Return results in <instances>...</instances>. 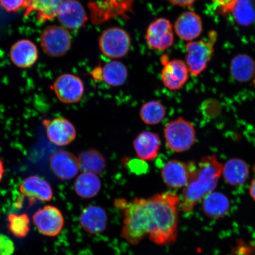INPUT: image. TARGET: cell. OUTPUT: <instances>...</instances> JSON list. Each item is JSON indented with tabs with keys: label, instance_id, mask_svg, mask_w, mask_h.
I'll return each instance as SVG.
<instances>
[{
	"label": "cell",
	"instance_id": "obj_1",
	"mask_svg": "<svg viewBox=\"0 0 255 255\" xmlns=\"http://www.w3.org/2000/svg\"><path fill=\"white\" fill-rule=\"evenodd\" d=\"M180 204L173 191L148 198L115 200V206L123 215V239L133 246L146 238L158 246L173 244L178 237Z\"/></svg>",
	"mask_w": 255,
	"mask_h": 255
},
{
	"label": "cell",
	"instance_id": "obj_2",
	"mask_svg": "<svg viewBox=\"0 0 255 255\" xmlns=\"http://www.w3.org/2000/svg\"><path fill=\"white\" fill-rule=\"evenodd\" d=\"M222 169L223 165L215 155L206 156L201 159L181 194L180 207L184 213L192 212L201 200L213 192L218 186Z\"/></svg>",
	"mask_w": 255,
	"mask_h": 255
},
{
	"label": "cell",
	"instance_id": "obj_3",
	"mask_svg": "<svg viewBox=\"0 0 255 255\" xmlns=\"http://www.w3.org/2000/svg\"><path fill=\"white\" fill-rule=\"evenodd\" d=\"M164 136L167 147L175 152L189 150L192 147L196 138L193 124L181 117L165 125Z\"/></svg>",
	"mask_w": 255,
	"mask_h": 255
},
{
	"label": "cell",
	"instance_id": "obj_4",
	"mask_svg": "<svg viewBox=\"0 0 255 255\" xmlns=\"http://www.w3.org/2000/svg\"><path fill=\"white\" fill-rule=\"evenodd\" d=\"M207 40L191 41L186 44L187 66L191 75L197 76L205 71L214 52L218 33L211 31Z\"/></svg>",
	"mask_w": 255,
	"mask_h": 255
},
{
	"label": "cell",
	"instance_id": "obj_5",
	"mask_svg": "<svg viewBox=\"0 0 255 255\" xmlns=\"http://www.w3.org/2000/svg\"><path fill=\"white\" fill-rule=\"evenodd\" d=\"M130 43L129 34L120 27L107 28L99 39L101 52L111 59H119L126 56L129 52Z\"/></svg>",
	"mask_w": 255,
	"mask_h": 255
},
{
	"label": "cell",
	"instance_id": "obj_6",
	"mask_svg": "<svg viewBox=\"0 0 255 255\" xmlns=\"http://www.w3.org/2000/svg\"><path fill=\"white\" fill-rule=\"evenodd\" d=\"M40 44L48 56L59 57L68 52L72 44L69 31L59 25H50L40 35Z\"/></svg>",
	"mask_w": 255,
	"mask_h": 255
},
{
	"label": "cell",
	"instance_id": "obj_7",
	"mask_svg": "<svg viewBox=\"0 0 255 255\" xmlns=\"http://www.w3.org/2000/svg\"><path fill=\"white\" fill-rule=\"evenodd\" d=\"M34 225L40 234L47 237H56L63 230L65 219L57 207L47 205L37 210L33 216Z\"/></svg>",
	"mask_w": 255,
	"mask_h": 255
},
{
	"label": "cell",
	"instance_id": "obj_8",
	"mask_svg": "<svg viewBox=\"0 0 255 255\" xmlns=\"http://www.w3.org/2000/svg\"><path fill=\"white\" fill-rule=\"evenodd\" d=\"M197 165L193 162L189 163L173 159L164 165L161 175L167 186L174 189L185 187L189 183L195 171Z\"/></svg>",
	"mask_w": 255,
	"mask_h": 255
},
{
	"label": "cell",
	"instance_id": "obj_9",
	"mask_svg": "<svg viewBox=\"0 0 255 255\" xmlns=\"http://www.w3.org/2000/svg\"><path fill=\"white\" fill-rule=\"evenodd\" d=\"M58 100L65 104L79 103L85 92L84 83L78 76L66 73L59 76L52 86Z\"/></svg>",
	"mask_w": 255,
	"mask_h": 255
},
{
	"label": "cell",
	"instance_id": "obj_10",
	"mask_svg": "<svg viewBox=\"0 0 255 255\" xmlns=\"http://www.w3.org/2000/svg\"><path fill=\"white\" fill-rule=\"evenodd\" d=\"M161 79L165 87L170 91L179 90L189 79V69L183 60H170L167 55L161 57Z\"/></svg>",
	"mask_w": 255,
	"mask_h": 255
},
{
	"label": "cell",
	"instance_id": "obj_11",
	"mask_svg": "<svg viewBox=\"0 0 255 255\" xmlns=\"http://www.w3.org/2000/svg\"><path fill=\"white\" fill-rule=\"evenodd\" d=\"M146 40L155 50H165L173 46L174 37L171 22L164 18L152 21L146 30Z\"/></svg>",
	"mask_w": 255,
	"mask_h": 255
},
{
	"label": "cell",
	"instance_id": "obj_12",
	"mask_svg": "<svg viewBox=\"0 0 255 255\" xmlns=\"http://www.w3.org/2000/svg\"><path fill=\"white\" fill-rule=\"evenodd\" d=\"M46 135L49 141L57 146L70 144L76 138L77 132L71 121L64 118H55L43 121Z\"/></svg>",
	"mask_w": 255,
	"mask_h": 255
},
{
	"label": "cell",
	"instance_id": "obj_13",
	"mask_svg": "<svg viewBox=\"0 0 255 255\" xmlns=\"http://www.w3.org/2000/svg\"><path fill=\"white\" fill-rule=\"evenodd\" d=\"M49 162L53 173L61 180L72 179L80 170L78 157L68 151L54 152L51 155Z\"/></svg>",
	"mask_w": 255,
	"mask_h": 255
},
{
	"label": "cell",
	"instance_id": "obj_14",
	"mask_svg": "<svg viewBox=\"0 0 255 255\" xmlns=\"http://www.w3.org/2000/svg\"><path fill=\"white\" fill-rule=\"evenodd\" d=\"M19 191L22 196L27 197L31 202L36 200L50 202L53 196L50 183L38 175H30L25 178L19 187Z\"/></svg>",
	"mask_w": 255,
	"mask_h": 255
},
{
	"label": "cell",
	"instance_id": "obj_15",
	"mask_svg": "<svg viewBox=\"0 0 255 255\" xmlns=\"http://www.w3.org/2000/svg\"><path fill=\"white\" fill-rule=\"evenodd\" d=\"M108 218L106 211L100 206L89 205L83 209L79 223L84 231L90 235H99L107 228Z\"/></svg>",
	"mask_w": 255,
	"mask_h": 255
},
{
	"label": "cell",
	"instance_id": "obj_16",
	"mask_svg": "<svg viewBox=\"0 0 255 255\" xmlns=\"http://www.w3.org/2000/svg\"><path fill=\"white\" fill-rule=\"evenodd\" d=\"M57 16L64 27L72 30L79 29L88 20L84 7L75 0H64Z\"/></svg>",
	"mask_w": 255,
	"mask_h": 255
},
{
	"label": "cell",
	"instance_id": "obj_17",
	"mask_svg": "<svg viewBox=\"0 0 255 255\" xmlns=\"http://www.w3.org/2000/svg\"><path fill=\"white\" fill-rule=\"evenodd\" d=\"M137 157L143 161H152L157 157L161 147V140L157 133L143 131L133 142Z\"/></svg>",
	"mask_w": 255,
	"mask_h": 255
},
{
	"label": "cell",
	"instance_id": "obj_18",
	"mask_svg": "<svg viewBox=\"0 0 255 255\" xmlns=\"http://www.w3.org/2000/svg\"><path fill=\"white\" fill-rule=\"evenodd\" d=\"M9 56L16 66L20 68H29L38 59L37 48L31 41L22 39L11 46Z\"/></svg>",
	"mask_w": 255,
	"mask_h": 255
},
{
	"label": "cell",
	"instance_id": "obj_19",
	"mask_svg": "<svg viewBox=\"0 0 255 255\" xmlns=\"http://www.w3.org/2000/svg\"><path fill=\"white\" fill-rule=\"evenodd\" d=\"M202 21L200 16L195 12H183L175 21L174 30L177 36L185 41H191L202 33Z\"/></svg>",
	"mask_w": 255,
	"mask_h": 255
},
{
	"label": "cell",
	"instance_id": "obj_20",
	"mask_svg": "<svg viewBox=\"0 0 255 255\" xmlns=\"http://www.w3.org/2000/svg\"><path fill=\"white\" fill-rule=\"evenodd\" d=\"M64 0H26L24 16L36 12L38 21L46 22L55 18Z\"/></svg>",
	"mask_w": 255,
	"mask_h": 255
},
{
	"label": "cell",
	"instance_id": "obj_21",
	"mask_svg": "<svg viewBox=\"0 0 255 255\" xmlns=\"http://www.w3.org/2000/svg\"><path fill=\"white\" fill-rule=\"evenodd\" d=\"M202 207L207 218L218 219L227 214L230 209V202L224 194L213 191L204 198Z\"/></svg>",
	"mask_w": 255,
	"mask_h": 255
},
{
	"label": "cell",
	"instance_id": "obj_22",
	"mask_svg": "<svg viewBox=\"0 0 255 255\" xmlns=\"http://www.w3.org/2000/svg\"><path fill=\"white\" fill-rule=\"evenodd\" d=\"M222 175L226 183L233 186H239L246 182L250 169L242 159L232 158L223 165Z\"/></svg>",
	"mask_w": 255,
	"mask_h": 255
},
{
	"label": "cell",
	"instance_id": "obj_23",
	"mask_svg": "<svg viewBox=\"0 0 255 255\" xmlns=\"http://www.w3.org/2000/svg\"><path fill=\"white\" fill-rule=\"evenodd\" d=\"M102 183L97 174L82 173L76 178L75 181V191L77 195L82 199L94 198L100 193Z\"/></svg>",
	"mask_w": 255,
	"mask_h": 255
},
{
	"label": "cell",
	"instance_id": "obj_24",
	"mask_svg": "<svg viewBox=\"0 0 255 255\" xmlns=\"http://www.w3.org/2000/svg\"><path fill=\"white\" fill-rule=\"evenodd\" d=\"M80 170L82 173L100 174L106 167V160L104 155L95 149L80 153L78 157Z\"/></svg>",
	"mask_w": 255,
	"mask_h": 255
},
{
	"label": "cell",
	"instance_id": "obj_25",
	"mask_svg": "<svg viewBox=\"0 0 255 255\" xmlns=\"http://www.w3.org/2000/svg\"><path fill=\"white\" fill-rule=\"evenodd\" d=\"M231 72L237 81L247 82L253 78L255 73V62L245 54L235 56L231 64Z\"/></svg>",
	"mask_w": 255,
	"mask_h": 255
},
{
	"label": "cell",
	"instance_id": "obj_26",
	"mask_svg": "<svg viewBox=\"0 0 255 255\" xmlns=\"http://www.w3.org/2000/svg\"><path fill=\"white\" fill-rule=\"evenodd\" d=\"M101 78L111 87H120L127 81L128 70L124 64L118 61H112L105 65L101 71Z\"/></svg>",
	"mask_w": 255,
	"mask_h": 255
},
{
	"label": "cell",
	"instance_id": "obj_27",
	"mask_svg": "<svg viewBox=\"0 0 255 255\" xmlns=\"http://www.w3.org/2000/svg\"><path fill=\"white\" fill-rule=\"evenodd\" d=\"M166 111L164 105L158 101H151L143 104L139 116L146 125L154 126L164 119Z\"/></svg>",
	"mask_w": 255,
	"mask_h": 255
},
{
	"label": "cell",
	"instance_id": "obj_28",
	"mask_svg": "<svg viewBox=\"0 0 255 255\" xmlns=\"http://www.w3.org/2000/svg\"><path fill=\"white\" fill-rule=\"evenodd\" d=\"M237 23L248 26L255 20V2L254 0H238L232 11Z\"/></svg>",
	"mask_w": 255,
	"mask_h": 255
},
{
	"label": "cell",
	"instance_id": "obj_29",
	"mask_svg": "<svg viewBox=\"0 0 255 255\" xmlns=\"http://www.w3.org/2000/svg\"><path fill=\"white\" fill-rule=\"evenodd\" d=\"M7 221L9 230L14 237L17 238L27 237L30 229V219L27 214L11 213L8 216Z\"/></svg>",
	"mask_w": 255,
	"mask_h": 255
},
{
	"label": "cell",
	"instance_id": "obj_30",
	"mask_svg": "<svg viewBox=\"0 0 255 255\" xmlns=\"http://www.w3.org/2000/svg\"><path fill=\"white\" fill-rule=\"evenodd\" d=\"M15 245L11 239L5 235H0V255H12Z\"/></svg>",
	"mask_w": 255,
	"mask_h": 255
},
{
	"label": "cell",
	"instance_id": "obj_31",
	"mask_svg": "<svg viewBox=\"0 0 255 255\" xmlns=\"http://www.w3.org/2000/svg\"><path fill=\"white\" fill-rule=\"evenodd\" d=\"M26 0H0V5L6 11L17 12L21 7H24Z\"/></svg>",
	"mask_w": 255,
	"mask_h": 255
},
{
	"label": "cell",
	"instance_id": "obj_32",
	"mask_svg": "<svg viewBox=\"0 0 255 255\" xmlns=\"http://www.w3.org/2000/svg\"><path fill=\"white\" fill-rule=\"evenodd\" d=\"M125 161H126L125 164L133 173H143V172L147 170V164L141 159H139L138 160V159H127Z\"/></svg>",
	"mask_w": 255,
	"mask_h": 255
},
{
	"label": "cell",
	"instance_id": "obj_33",
	"mask_svg": "<svg viewBox=\"0 0 255 255\" xmlns=\"http://www.w3.org/2000/svg\"><path fill=\"white\" fill-rule=\"evenodd\" d=\"M218 5L219 11L222 14L231 13L238 0H212Z\"/></svg>",
	"mask_w": 255,
	"mask_h": 255
},
{
	"label": "cell",
	"instance_id": "obj_34",
	"mask_svg": "<svg viewBox=\"0 0 255 255\" xmlns=\"http://www.w3.org/2000/svg\"><path fill=\"white\" fill-rule=\"evenodd\" d=\"M166 1L174 5L180 6V7H191L197 0H166Z\"/></svg>",
	"mask_w": 255,
	"mask_h": 255
},
{
	"label": "cell",
	"instance_id": "obj_35",
	"mask_svg": "<svg viewBox=\"0 0 255 255\" xmlns=\"http://www.w3.org/2000/svg\"><path fill=\"white\" fill-rule=\"evenodd\" d=\"M250 193L252 198L255 202V178L252 181L250 185Z\"/></svg>",
	"mask_w": 255,
	"mask_h": 255
},
{
	"label": "cell",
	"instance_id": "obj_36",
	"mask_svg": "<svg viewBox=\"0 0 255 255\" xmlns=\"http://www.w3.org/2000/svg\"><path fill=\"white\" fill-rule=\"evenodd\" d=\"M4 162H3L2 159L0 158V183L1 182L3 177H4Z\"/></svg>",
	"mask_w": 255,
	"mask_h": 255
},
{
	"label": "cell",
	"instance_id": "obj_37",
	"mask_svg": "<svg viewBox=\"0 0 255 255\" xmlns=\"http://www.w3.org/2000/svg\"></svg>",
	"mask_w": 255,
	"mask_h": 255
}]
</instances>
